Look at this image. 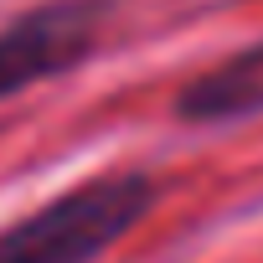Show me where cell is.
<instances>
[{
	"label": "cell",
	"mask_w": 263,
	"mask_h": 263,
	"mask_svg": "<svg viewBox=\"0 0 263 263\" xmlns=\"http://www.w3.org/2000/svg\"><path fill=\"white\" fill-rule=\"evenodd\" d=\"M155 206V176H93L0 232V263H93Z\"/></svg>",
	"instance_id": "cell-1"
},
{
	"label": "cell",
	"mask_w": 263,
	"mask_h": 263,
	"mask_svg": "<svg viewBox=\"0 0 263 263\" xmlns=\"http://www.w3.org/2000/svg\"><path fill=\"white\" fill-rule=\"evenodd\" d=\"M98 42V0H52L0 31V98H16L67 67Z\"/></svg>",
	"instance_id": "cell-2"
},
{
	"label": "cell",
	"mask_w": 263,
	"mask_h": 263,
	"mask_svg": "<svg viewBox=\"0 0 263 263\" xmlns=\"http://www.w3.org/2000/svg\"><path fill=\"white\" fill-rule=\"evenodd\" d=\"M248 114H263V42L217 62L212 72H201L176 93V119L186 124H222Z\"/></svg>",
	"instance_id": "cell-3"
}]
</instances>
